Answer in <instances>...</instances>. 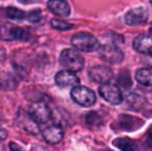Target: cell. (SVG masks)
<instances>
[{"mask_svg":"<svg viewBox=\"0 0 152 151\" xmlns=\"http://www.w3.org/2000/svg\"><path fill=\"white\" fill-rule=\"evenodd\" d=\"M47 5L49 9L56 16L68 17L70 15L69 4L66 0H49Z\"/></svg>","mask_w":152,"mask_h":151,"instance_id":"obj_12","label":"cell"},{"mask_svg":"<svg viewBox=\"0 0 152 151\" xmlns=\"http://www.w3.org/2000/svg\"><path fill=\"white\" fill-rule=\"evenodd\" d=\"M28 114L37 123H46L51 119V111L44 101H34L29 107Z\"/></svg>","mask_w":152,"mask_h":151,"instance_id":"obj_5","label":"cell"},{"mask_svg":"<svg viewBox=\"0 0 152 151\" xmlns=\"http://www.w3.org/2000/svg\"><path fill=\"white\" fill-rule=\"evenodd\" d=\"M6 137H7V133H6V131H4L2 127H0V140L6 139Z\"/></svg>","mask_w":152,"mask_h":151,"instance_id":"obj_24","label":"cell"},{"mask_svg":"<svg viewBox=\"0 0 152 151\" xmlns=\"http://www.w3.org/2000/svg\"><path fill=\"white\" fill-rule=\"evenodd\" d=\"M42 12H40L39 10H33V12H29L26 19L31 23H38L42 20Z\"/></svg>","mask_w":152,"mask_h":151,"instance_id":"obj_21","label":"cell"},{"mask_svg":"<svg viewBox=\"0 0 152 151\" xmlns=\"http://www.w3.org/2000/svg\"><path fill=\"white\" fill-rule=\"evenodd\" d=\"M149 138H150V139L152 140V128L150 129V131H149Z\"/></svg>","mask_w":152,"mask_h":151,"instance_id":"obj_25","label":"cell"},{"mask_svg":"<svg viewBox=\"0 0 152 151\" xmlns=\"http://www.w3.org/2000/svg\"><path fill=\"white\" fill-rule=\"evenodd\" d=\"M99 94L102 98L112 105H119L123 101L121 91L116 85L104 84L99 88Z\"/></svg>","mask_w":152,"mask_h":151,"instance_id":"obj_7","label":"cell"},{"mask_svg":"<svg viewBox=\"0 0 152 151\" xmlns=\"http://www.w3.org/2000/svg\"><path fill=\"white\" fill-rule=\"evenodd\" d=\"M23 1H26V0H23Z\"/></svg>","mask_w":152,"mask_h":151,"instance_id":"obj_29","label":"cell"},{"mask_svg":"<svg viewBox=\"0 0 152 151\" xmlns=\"http://www.w3.org/2000/svg\"><path fill=\"white\" fill-rule=\"evenodd\" d=\"M150 4H151V6H152V0H150Z\"/></svg>","mask_w":152,"mask_h":151,"instance_id":"obj_27","label":"cell"},{"mask_svg":"<svg viewBox=\"0 0 152 151\" xmlns=\"http://www.w3.org/2000/svg\"><path fill=\"white\" fill-rule=\"evenodd\" d=\"M70 42L77 50L83 51V52H94L100 49L98 39L89 32L76 33L72 36Z\"/></svg>","mask_w":152,"mask_h":151,"instance_id":"obj_2","label":"cell"},{"mask_svg":"<svg viewBox=\"0 0 152 151\" xmlns=\"http://www.w3.org/2000/svg\"><path fill=\"white\" fill-rule=\"evenodd\" d=\"M144 124L142 120L136 117L129 116V115H121L119 117V125L122 129H126V131H134Z\"/></svg>","mask_w":152,"mask_h":151,"instance_id":"obj_15","label":"cell"},{"mask_svg":"<svg viewBox=\"0 0 152 151\" xmlns=\"http://www.w3.org/2000/svg\"><path fill=\"white\" fill-rule=\"evenodd\" d=\"M149 18V12L145 7H137L132 8L125 15V22L129 26H137L143 23H146Z\"/></svg>","mask_w":152,"mask_h":151,"instance_id":"obj_8","label":"cell"},{"mask_svg":"<svg viewBox=\"0 0 152 151\" xmlns=\"http://www.w3.org/2000/svg\"><path fill=\"white\" fill-rule=\"evenodd\" d=\"M44 139L50 144H57L63 138V131L59 125H51L42 131Z\"/></svg>","mask_w":152,"mask_h":151,"instance_id":"obj_13","label":"cell"},{"mask_svg":"<svg viewBox=\"0 0 152 151\" xmlns=\"http://www.w3.org/2000/svg\"><path fill=\"white\" fill-rule=\"evenodd\" d=\"M59 62L64 69L72 73H78L84 69L85 60L75 49H64L59 57Z\"/></svg>","mask_w":152,"mask_h":151,"instance_id":"obj_1","label":"cell"},{"mask_svg":"<svg viewBox=\"0 0 152 151\" xmlns=\"http://www.w3.org/2000/svg\"><path fill=\"white\" fill-rule=\"evenodd\" d=\"M107 151H112V150H107Z\"/></svg>","mask_w":152,"mask_h":151,"instance_id":"obj_28","label":"cell"},{"mask_svg":"<svg viewBox=\"0 0 152 151\" xmlns=\"http://www.w3.org/2000/svg\"><path fill=\"white\" fill-rule=\"evenodd\" d=\"M51 26L53 27L56 30H60V31H65V30H69L74 27L72 24L65 22V21L59 20V19H52L51 20Z\"/></svg>","mask_w":152,"mask_h":151,"instance_id":"obj_20","label":"cell"},{"mask_svg":"<svg viewBox=\"0 0 152 151\" xmlns=\"http://www.w3.org/2000/svg\"><path fill=\"white\" fill-rule=\"evenodd\" d=\"M0 87L5 90H12L17 87L16 80L10 74L2 73V75H0Z\"/></svg>","mask_w":152,"mask_h":151,"instance_id":"obj_18","label":"cell"},{"mask_svg":"<svg viewBox=\"0 0 152 151\" xmlns=\"http://www.w3.org/2000/svg\"><path fill=\"white\" fill-rule=\"evenodd\" d=\"M6 16L15 21H22L25 18H27L26 12L17 7H12V6H10V7L6 8Z\"/></svg>","mask_w":152,"mask_h":151,"instance_id":"obj_19","label":"cell"},{"mask_svg":"<svg viewBox=\"0 0 152 151\" xmlns=\"http://www.w3.org/2000/svg\"><path fill=\"white\" fill-rule=\"evenodd\" d=\"M99 55L102 60L108 63H111V64L120 63L124 59L123 53H122L120 49L111 44H107L100 47Z\"/></svg>","mask_w":152,"mask_h":151,"instance_id":"obj_4","label":"cell"},{"mask_svg":"<svg viewBox=\"0 0 152 151\" xmlns=\"http://www.w3.org/2000/svg\"><path fill=\"white\" fill-rule=\"evenodd\" d=\"M136 79L140 84L145 86H152V69H140L136 73Z\"/></svg>","mask_w":152,"mask_h":151,"instance_id":"obj_16","label":"cell"},{"mask_svg":"<svg viewBox=\"0 0 152 151\" xmlns=\"http://www.w3.org/2000/svg\"><path fill=\"white\" fill-rule=\"evenodd\" d=\"M19 122H20L22 128H24L25 131L32 133V135H37L39 131L37 122L29 114L23 113L19 115Z\"/></svg>","mask_w":152,"mask_h":151,"instance_id":"obj_14","label":"cell"},{"mask_svg":"<svg viewBox=\"0 0 152 151\" xmlns=\"http://www.w3.org/2000/svg\"><path fill=\"white\" fill-rule=\"evenodd\" d=\"M149 31H150V32L152 33V27H151V28H150V29H149Z\"/></svg>","mask_w":152,"mask_h":151,"instance_id":"obj_26","label":"cell"},{"mask_svg":"<svg viewBox=\"0 0 152 151\" xmlns=\"http://www.w3.org/2000/svg\"><path fill=\"white\" fill-rule=\"evenodd\" d=\"M72 101L82 107H91L95 104V93L85 86H76L70 91Z\"/></svg>","mask_w":152,"mask_h":151,"instance_id":"obj_3","label":"cell"},{"mask_svg":"<svg viewBox=\"0 0 152 151\" xmlns=\"http://www.w3.org/2000/svg\"><path fill=\"white\" fill-rule=\"evenodd\" d=\"M10 149L12 151H25L22 147H21V146H19L18 144L14 143V142L10 143Z\"/></svg>","mask_w":152,"mask_h":151,"instance_id":"obj_23","label":"cell"},{"mask_svg":"<svg viewBox=\"0 0 152 151\" xmlns=\"http://www.w3.org/2000/svg\"><path fill=\"white\" fill-rule=\"evenodd\" d=\"M132 47L139 53L145 55H152V35L141 34L134 38Z\"/></svg>","mask_w":152,"mask_h":151,"instance_id":"obj_11","label":"cell"},{"mask_svg":"<svg viewBox=\"0 0 152 151\" xmlns=\"http://www.w3.org/2000/svg\"><path fill=\"white\" fill-rule=\"evenodd\" d=\"M87 122L89 123V124H94L95 123V120L96 119H99V116H98L96 113H89L88 115H87Z\"/></svg>","mask_w":152,"mask_h":151,"instance_id":"obj_22","label":"cell"},{"mask_svg":"<svg viewBox=\"0 0 152 151\" xmlns=\"http://www.w3.org/2000/svg\"><path fill=\"white\" fill-rule=\"evenodd\" d=\"M55 83L59 87H70L78 86L80 83V79L77 75H75L70 71H60L55 76Z\"/></svg>","mask_w":152,"mask_h":151,"instance_id":"obj_9","label":"cell"},{"mask_svg":"<svg viewBox=\"0 0 152 151\" xmlns=\"http://www.w3.org/2000/svg\"><path fill=\"white\" fill-rule=\"evenodd\" d=\"M89 77L93 82L100 83V84H109L113 79V71L106 65H95L91 67L88 71Z\"/></svg>","mask_w":152,"mask_h":151,"instance_id":"obj_6","label":"cell"},{"mask_svg":"<svg viewBox=\"0 0 152 151\" xmlns=\"http://www.w3.org/2000/svg\"><path fill=\"white\" fill-rule=\"evenodd\" d=\"M117 148H119L121 151H136L137 150V144L134 141L125 138H119L113 142Z\"/></svg>","mask_w":152,"mask_h":151,"instance_id":"obj_17","label":"cell"},{"mask_svg":"<svg viewBox=\"0 0 152 151\" xmlns=\"http://www.w3.org/2000/svg\"><path fill=\"white\" fill-rule=\"evenodd\" d=\"M5 32H0V37L3 39H12V40H26L29 39L30 34L25 29L20 28L18 26H6L3 27Z\"/></svg>","mask_w":152,"mask_h":151,"instance_id":"obj_10","label":"cell"}]
</instances>
